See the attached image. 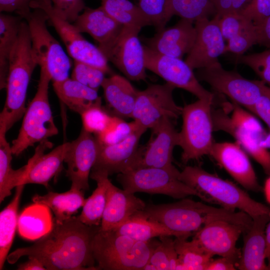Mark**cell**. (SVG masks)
Wrapping results in <instances>:
<instances>
[{"instance_id": "cell-1", "label": "cell", "mask_w": 270, "mask_h": 270, "mask_svg": "<svg viewBox=\"0 0 270 270\" xmlns=\"http://www.w3.org/2000/svg\"><path fill=\"white\" fill-rule=\"evenodd\" d=\"M51 230L33 245L18 248L7 256L11 264L23 256L38 258L49 270H94L92 243L100 226H89L72 216L64 220L54 218Z\"/></svg>"}, {"instance_id": "cell-2", "label": "cell", "mask_w": 270, "mask_h": 270, "mask_svg": "<svg viewBox=\"0 0 270 270\" xmlns=\"http://www.w3.org/2000/svg\"><path fill=\"white\" fill-rule=\"evenodd\" d=\"M138 214L160 223L177 237L188 238L206 224L215 220L228 221L246 230L252 223V217L242 211L215 208L184 198L170 204L146 205Z\"/></svg>"}, {"instance_id": "cell-3", "label": "cell", "mask_w": 270, "mask_h": 270, "mask_svg": "<svg viewBox=\"0 0 270 270\" xmlns=\"http://www.w3.org/2000/svg\"><path fill=\"white\" fill-rule=\"evenodd\" d=\"M37 65L32 54L28 26L22 20L10 58L6 102L0 114V126L7 131L26 112L28 88Z\"/></svg>"}, {"instance_id": "cell-4", "label": "cell", "mask_w": 270, "mask_h": 270, "mask_svg": "<svg viewBox=\"0 0 270 270\" xmlns=\"http://www.w3.org/2000/svg\"><path fill=\"white\" fill-rule=\"evenodd\" d=\"M99 228L92 243L98 270H144L160 240L142 242Z\"/></svg>"}, {"instance_id": "cell-5", "label": "cell", "mask_w": 270, "mask_h": 270, "mask_svg": "<svg viewBox=\"0 0 270 270\" xmlns=\"http://www.w3.org/2000/svg\"><path fill=\"white\" fill-rule=\"evenodd\" d=\"M178 178L200 193L207 202L216 204L232 210L238 209L252 218L270 211L268 206L252 198L235 184L199 166H186L180 172Z\"/></svg>"}, {"instance_id": "cell-6", "label": "cell", "mask_w": 270, "mask_h": 270, "mask_svg": "<svg viewBox=\"0 0 270 270\" xmlns=\"http://www.w3.org/2000/svg\"><path fill=\"white\" fill-rule=\"evenodd\" d=\"M230 115L224 104L218 108L213 105L212 116L214 131H222L232 136L262 166L264 172L270 176V152L260 146L267 133L259 120L243 107L232 102H230Z\"/></svg>"}, {"instance_id": "cell-7", "label": "cell", "mask_w": 270, "mask_h": 270, "mask_svg": "<svg viewBox=\"0 0 270 270\" xmlns=\"http://www.w3.org/2000/svg\"><path fill=\"white\" fill-rule=\"evenodd\" d=\"M52 80L48 72L40 67V79L34 96L24 115L17 138L12 141L13 155L18 156L28 147L56 135L55 124L48 100V90Z\"/></svg>"}, {"instance_id": "cell-8", "label": "cell", "mask_w": 270, "mask_h": 270, "mask_svg": "<svg viewBox=\"0 0 270 270\" xmlns=\"http://www.w3.org/2000/svg\"><path fill=\"white\" fill-rule=\"evenodd\" d=\"M32 10L22 18L28 26L34 60L38 65L46 70L52 82L63 81L69 78L71 60L48 31L46 12L38 8Z\"/></svg>"}, {"instance_id": "cell-9", "label": "cell", "mask_w": 270, "mask_h": 270, "mask_svg": "<svg viewBox=\"0 0 270 270\" xmlns=\"http://www.w3.org/2000/svg\"><path fill=\"white\" fill-rule=\"evenodd\" d=\"M214 102L198 99L182 107V124L179 133L182 148L181 160L184 164L208 155L214 143L212 110Z\"/></svg>"}, {"instance_id": "cell-10", "label": "cell", "mask_w": 270, "mask_h": 270, "mask_svg": "<svg viewBox=\"0 0 270 270\" xmlns=\"http://www.w3.org/2000/svg\"><path fill=\"white\" fill-rule=\"evenodd\" d=\"M180 172L157 168H138L118 174V181L128 192L162 194L176 199L189 196L205 202L198 192L178 179Z\"/></svg>"}, {"instance_id": "cell-11", "label": "cell", "mask_w": 270, "mask_h": 270, "mask_svg": "<svg viewBox=\"0 0 270 270\" xmlns=\"http://www.w3.org/2000/svg\"><path fill=\"white\" fill-rule=\"evenodd\" d=\"M30 8H40L47 14L50 22L66 48L68 55L74 60L88 64L106 74L111 70L108 60L98 46L82 36L70 22L60 16L54 9L50 0H32Z\"/></svg>"}, {"instance_id": "cell-12", "label": "cell", "mask_w": 270, "mask_h": 270, "mask_svg": "<svg viewBox=\"0 0 270 270\" xmlns=\"http://www.w3.org/2000/svg\"><path fill=\"white\" fill-rule=\"evenodd\" d=\"M196 76L216 92L228 96L232 102L249 111L263 94L262 80H250L235 71L226 70L220 63L199 69Z\"/></svg>"}, {"instance_id": "cell-13", "label": "cell", "mask_w": 270, "mask_h": 270, "mask_svg": "<svg viewBox=\"0 0 270 270\" xmlns=\"http://www.w3.org/2000/svg\"><path fill=\"white\" fill-rule=\"evenodd\" d=\"M141 28L124 26L112 43L99 48L108 60L132 80H143L147 77L144 46L138 38Z\"/></svg>"}, {"instance_id": "cell-14", "label": "cell", "mask_w": 270, "mask_h": 270, "mask_svg": "<svg viewBox=\"0 0 270 270\" xmlns=\"http://www.w3.org/2000/svg\"><path fill=\"white\" fill-rule=\"evenodd\" d=\"M144 46L145 66L147 70L161 77L166 82L190 92L198 99L216 102L214 93L204 88L193 72V69L185 62L177 58L158 53Z\"/></svg>"}, {"instance_id": "cell-15", "label": "cell", "mask_w": 270, "mask_h": 270, "mask_svg": "<svg viewBox=\"0 0 270 270\" xmlns=\"http://www.w3.org/2000/svg\"><path fill=\"white\" fill-rule=\"evenodd\" d=\"M175 88L166 82L151 84L138 90L132 118L147 130L164 118H178L182 114V107L174 100L172 93Z\"/></svg>"}, {"instance_id": "cell-16", "label": "cell", "mask_w": 270, "mask_h": 270, "mask_svg": "<svg viewBox=\"0 0 270 270\" xmlns=\"http://www.w3.org/2000/svg\"><path fill=\"white\" fill-rule=\"evenodd\" d=\"M100 147L96 136L82 128L78 137L69 142L64 162L68 166L66 176L72 181L70 188L89 189L88 178Z\"/></svg>"}, {"instance_id": "cell-17", "label": "cell", "mask_w": 270, "mask_h": 270, "mask_svg": "<svg viewBox=\"0 0 270 270\" xmlns=\"http://www.w3.org/2000/svg\"><path fill=\"white\" fill-rule=\"evenodd\" d=\"M247 230L243 226L224 220H215L206 224L196 232L193 237L200 247L213 256L227 258L236 264L240 260L241 250L236 242L242 233Z\"/></svg>"}, {"instance_id": "cell-18", "label": "cell", "mask_w": 270, "mask_h": 270, "mask_svg": "<svg viewBox=\"0 0 270 270\" xmlns=\"http://www.w3.org/2000/svg\"><path fill=\"white\" fill-rule=\"evenodd\" d=\"M147 129L140 127L124 140L111 145H102L91 172H104L108 176L136 168L142 154L139 146L141 136Z\"/></svg>"}, {"instance_id": "cell-19", "label": "cell", "mask_w": 270, "mask_h": 270, "mask_svg": "<svg viewBox=\"0 0 270 270\" xmlns=\"http://www.w3.org/2000/svg\"><path fill=\"white\" fill-rule=\"evenodd\" d=\"M218 20L219 17L216 15L212 20L204 18L195 22L196 38L185 60L193 70L220 64L218 58L224 54L226 45Z\"/></svg>"}, {"instance_id": "cell-20", "label": "cell", "mask_w": 270, "mask_h": 270, "mask_svg": "<svg viewBox=\"0 0 270 270\" xmlns=\"http://www.w3.org/2000/svg\"><path fill=\"white\" fill-rule=\"evenodd\" d=\"M208 155L244 188L263 191L247 153L236 142H214Z\"/></svg>"}, {"instance_id": "cell-21", "label": "cell", "mask_w": 270, "mask_h": 270, "mask_svg": "<svg viewBox=\"0 0 270 270\" xmlns=\"http://www.w3.org/2000/svg\"><path fill=\"white\" fill-rule=\"evenodd\" d=\"M151 129V138L143 146L142 158L136 168H157L178 171L172 162L174 149L179 145V133L172 120L164 118Z\"/></svg>"}, {"instance_id": "cell-22", "label": "cell", "mask_w": 270, "mask_h": 270, "mask_svg": "<svg viewBox=\"0 0 270 270\" xmlns=\"http://www.w3.org/2000/svg\"><path fill=\"white\" fill-rule=\"evenodd\" d=\"M196 35L193 22L182 18L174 26L164 28L154 36L145 38L146 46L160 54L182 58L192 48Z\"/></svg>"}, {"instance_id": "cell-23", "label": "cell", "mask_w": 270, "mask_h": 270, "mask_svg": "<svg viewBox=\"0 0 270 270\" xmlns=\"http://www.w3.org/2000/svg\"><path fill=\"white\" fill-rule=\"evenodd\" d=\"M146 204L134 194L121 190L109 180L107 200L100 230H112L142 211Z\"/></svg>"}, {"instance_id": "cell-24", "label": "cell", "mask_w": 270, "mask_h": 270, "mask_svg": "<svg viewBox=\"0 0 270 270\" xmlns=\"http://www.w3.org/2000/svg\"><path fill=\"white\" fill-rule=\"evenodd\" d=\"M68 143L60 144L44 154V150L52 146V143L48 140L40 142L34 156L29 160L30 166L22 184H40L48 188L49 181L62 168Z\"/></svg>"}, {"instance_id": "cell-25", "label": "cell", "mask_w": 270, "mask_h": 270, "mask_svg": "<svg viewBox=\"0 0 270 270\" xmlns=\"http://www.w3.org/2000/svg\"><path fill=\"white\" fill-rule=\"evenodd\" d=\"M252 218L250 228L244 233L243 246L236 268L240 270H268L265 262V230L270 220L268 213Z\"/></svg>"}, {"instance_id": "cell-26", "label": "cell", "mask_w": 270, "mask_h": 270, "mask_svg": "<svg viewBox=\"0 0 270 270\" xmlns=\"http://www.w3.org/2000/svg\"><path fill=\"white\" fill-rule=\"evenodd\" d=\"M73 24L80 32L88 34L98 42V48L112 43L124 26L112 18L101 6L96 8L86 7Z\"/></svg>"}, {"instance_id": "cell-27", "label": "cell", "mask_w": 270, "mask_h": 270, "mask_svg": "<svg viewBox=\"0 0 270 270\" xmlns=\"http://www.w3.org/2000/svg\"><path fill=\"white\" fill-rule=\"evenodd\" d=\"M102 87L111 115L122 119L132 118L138 90L128 78L114 74L104 79Z\"/></svg>"}, {"instance_id": "cell-28", "label": "cell", "mask_w": 270, "mask_h": 270, "mask_svg": "<svg viewBox=\"0 0 270 270\" xmlns=\"http://www.w3.org/2000/svg\"><path fill=\"white\" fill-rule=\"evenodd\" d=\"M52 86L59 99L70 109L80 114L92 106L102 105L98 91L72 78L53 82Z\"/></svg>"}, {"instance_id": "cell-29", "label": "cell", "mask_w": 270, "mask_h": 270, "mask_svg": "<svg viewBox=\"0 0 270 270\" xmlns=\"http://www.w3.org/2000/svg\"><path fill=\"white\" fill-rule=\"evenodd\" d=\"M50 210L46 205L38 202L26 207L18 218V228L20 236L34 240L48 233L54 222Z\"/></svg>"}, {"instance_id": "cell-30", "label": "cell", "mask_w": 270, "mask_h": 270, "mask_svg": "<svg viewBox=\"0 0 270 270\" xmlns=\"http://www.w3.org/2000/svg\"><path fill=\"white\" fill-rule=\"evenodd\" d=\"M5 128L0 126V202L11 194V190L21 185L30 166L28 164L14 170L11 166L12 155L11 146L6 138Z\"/></svg>"}, {"instance_id": "cell-31", "label": "cell", "mask_w": 270, "mask_h": 270, "mask_svg": "<svg viewBox=\"0 0 270 270\" xmlns=\"http://www.w3.org/2000/svg\"><path fill=\"white\" fill-rule=\"evenodd\" d=\"M84 191L70 188L62 193L50 192L44 196L34 195L32 200L46 205L54 212L55 220L64 221L70 218L83 206L86 201Z\"/></svg>"}, {"instance_id": "cell-32", "label": "cell", "mask_w": 270, "mask_h": 270, "mask_svg": "<svg viewBox=\"0 0 270 270\" xmlns=\"http://www.w3.org/2000/svg\"><path fill=\"white\" fill-rule=\"evenodd\" d=\"M108 175L104 172H91L90 178L96 181L97 187L86 200L78 220L89 226H98L101 224L107 200Z\"/></svg>"}, {"instance_id": "cell-33", "label": "cell", "mask_w": 270, "mask_h": 270, "mask_svg": "<svg viewBox=\"0 0 270 270\" xmlns=\"http://www.w3.org/2000/svg\"><path fill=\"white\" fill-rule=\"evenodd\" d=\"M22 18L0 14V88H6L10 54L18 34Z\"/></svg>"}, {"instance_id": "cell-34", "label": "cell", "mask_w": 270, "mask_h": 270, "mask_svg": "<svg viewBox=\"0 0 270 270\" xmlns=\"http://www.w3.org/2000/svg\"><path fill=\"white\" fill-rule=\"evenodd\" d=\"M24 185L16 187L11 202L0 213V270L3 268L18 224V210Z\"/></svg>"}, {"instance_id": "cell-35", "label": "cell", "mask_w": 270, "mask_h": 270, "mask_svg": "<svg viewBox=\"0 0 270 270\" xmlns=\"http://www.w3.org/2000/svg\"><path fill=\"white\" fill-rule=\"evenodd\" d=\"M112 230L142 242H148L156 237L178 236L176 234L160 223L138 214Z\"/></svg>"}, {"instance_id": "cell-36", "label": "cell", "mask_w": 270, "mask_h": 270, "mask_svg": "<svg viewBox=\"0 0 270 270\" xmlns=\"http://www.w3.org/2000/svg\"><path fill=\"white\" fill-rule=\"evenodd\" d=\"M188 238L176 237L174 240L178 260L176 270H206L212 256L204 250L194 238L188 241Z\"/></svg>"}, {"instance_id": "cell-37", "label": "cell", "mask_w": 270, "mask_h": 270, "mask_svg": "<svg viewBox=\"0 0 270 270\" xmlns=\"http://www.w3.org/2000/svg\"><path fill=\"white\" fill-rule=\"evenodd\" d=\"M215 12L212 0H167V12L170 20L173 16L192 22L208 18Z\"/></svg>"}, {"instance_id": "cell-38", "label": "cell", "mask_w": 270, "mask_h": 270, "mask_svg": "<svg viewBox=\"0 0 270 270\" xmlns=\"http://www.w3.org/2000/svg\"><path fill=\"white\" fill-rule=\"evenodd\" d=\"M160 238L159 243L144 270H176L178 260L174 240L171 236H162Z\"/></svg>"}, {"instance_id": "cell-39", "label": "cell", "mask_w": 270, "mask_h": 270, "mask_svg": "<svg viewBox=\"0 0 270 270\" xmlns=\"http://www.w3.org/2000/svg\"><path fill=\"white\" fill-rule=\"evenodd\" d=\"M140 127L134 120L128 122L122 118L113 116L106 130L96 136L102 145H111L124 140Z\"/></svg>"}, {"instance_id": "cell-40", "label": "cell", "mask_w": 270, "mask_h": 270, "mask_svg": "<svg viewBox=\"0 0 270 270\" xmlns=\"http://www.w3.org/2000/svg\"><path fill=\"white\" fill-rule=\"evenodd\" d=\"M80 116L82 128L95 136L106 130L113 117L102 105L92 106L84 110Z\"/></svg>"}, {"instance_id": "cell-41", "label": "cell", "mask_w": 270, "mask_h": 270, "mask_svg": "<svg viewBox=\"0 0 270 270\" xmlns=\"http://www.w3.org/2000/svg\"><path fill=\"white\" fill-rule=\"evenodd\" d=\"M136 5L150 24L158 30L164 28L169 21L167 0H136Z\"/></svg>"}, {"instance_id": "cell-42", "label": "cell", "mask_w": 270, "mask_h": 270, "mask_svg": "<svg viewBox=\"0 0 270 270\" xmlns=\"http://www.w3.org/2000/svg\"><path fill=\"white\" fill-rule=\"evenodd\" d=\"M106 73L88 64L74 60L72 78L98 91L105 78Z\"/></svg>"}, {"instance_id": "cell-43", "label": "cell", "mask_w": 270, "mask_h": 270, "mask_svg": "<svg viewBox=\"0 0 270 270\" xmlns=\"http://www.w3.org/2000/svg\"><path fill=\"white\" fill-rule=\"evenodd\" d=\"M236 62L249 66L270 87V48L258 53L237 56Z\"/></svg>"}, {"instance_id": "cell-44", "label": "cell", "mask_w": 270, "mask_h": 270, "mask_svg": "<svg viewBox=\"0 0 270 270\" xmlns=\"http://www.w3.org/2000/svg\"><path fill=\"white\" fill-rule=\"evenodd\" d=\"M218 24L224 39L227 40L254 25L240 12L230 13L220 17Z\"/></svg>"}, {"instance_id": "cell-45", "label": "cell", "mask_w": 270, "mask_h": 270, "mask_svg": "<svg viewBox=\"0 0 270 270\" xmlns=\"http://www.w3.org/2000/svg\"><path fill=\"white\" fill-rule=\"evenodd\" d=\"M224 53L230 52L237 56L243 55L250 48L258 44L256 26L252 25L228 40Z\"/></svg>"}, {"instance_id": "cell-46", "label": "cell", "mask_w": 270, "mask_h": 270, "mask_svg": "<svg viewBox=\"0 0 270 270\" xmlns=\"http://www.w3.org/2000/svg\"><path fill=\"white\" fill-rule=\"evenodd\" d=\"M101 6L116 22L123 26H148L142 20L124 10L116 0H100Z\"/></svg>"}, {"instance_id": "cell-47", "label": "cell", "mask_w": 270, "mask_h": 270, "mask_svg": "<svg viewBox=\"0 0 270 270\" xmlns=\"http://www.w3.org/2000/svg\"><path fill=\"white\" fill-rule=\"evenodd\" d=\"M239 12L254 26L259 25L270 16V0H250Z\"/></svg>"}, {"instance_id": "cell-48", "label": "cell", "mask_w": 270, "mask_h": 270, "mask_svg": "<svg viewBox=\"0 0 270 270\" xmlns=\"http://www.w3.org/2000/svg\"><path fill=\"white\" fill-rule=\"evenodd\" d=\"M54 10L71 23L86 8L84 0H50Z\"/></svg>"}, {"instance_id": "cell-49", "label": "cell", "mask_w": 270, "mask_h": 270, "mask_svg": "<svg viewBox=\"0 0 270 270\" xmlns=\"http://www.w3.org/2000/svg\"><path fill=\"white\" fill-rule=\"evenodd\" d=\"M250 0H212L216 16L240 12Z\"/></svg>"}, {"instance_id": "cell-50", "label": "cell", "mask_w": 270, "mask_h": 270, "mask_svg": "<svg viewBox=\"0 0 270 270\" xmlns=\"http://www.w3.org/2000/svg\"><path fill=\"white\" fill-rule=\"evenodd\" d=\"M32 0H0L1 12H16L22 18L29 12L31 9L30 4Z\"/></svg>"}, {"instance_id": "cell-51", "label": "cell", "mask_w": 270, "mask_h": 270, "mask_svg": "<svg viewBox=\"0 0 270 270\" xmlns=\"http://www.w3.org/2000/svg\"><path fill=\"white\" fill-rule=\"evenodd\" d=\"M260 118L270 128V98L263 94L250 110Z\"/></svg>"}, {"instance_id": "cell-52", "label": "cell", "mask_w": 270, "mask_h": 270, "mask_svg": "<svg viewBox=\"0 0 270 270\" xmlns=\"http://www.w3.org/2000/svg\"><path fill=\"white\" fill-rule=\"evenodd\" d=\"M256 27L258 44L270 48V16Z\"/></svg>"}, {"instance_id": "cell-53", "label": "cell", "mask_w": 270, "mask_h": 270, "mask_svg": "<svg viewBox=\"0 0 270 270\" xmlns=\"http://www.w3.org/2000/svg\"><path fill=\"white\" fill-rule=\"evenodd\" d=\"M236 264L230 259L222 257L212 259L206 267V270H235Z\"/></svg>"}, {"instance_id": "cell-54", "label": "cell", "mask_w": 270, "mask_h": 270, "mask_svg": "<svg viewBox=\"0 0 270 270\" xmlns=\"http://www.w3.org/2000/svg\"><path fill=\"white\" fill-rule=\"evenodd\" d=\"M118 3L126 10L146 22L148 26H151L146 18L140 8L130 0H116Z\"/></svg>"}, {"instance_id": "cell-55", "label": "cell", "mask_w": 270, "mask_h": 270, "mask_svg": "<svg viewBox=\"0 0 270 270\" xmlns=\"http://www.w3.org/2000/svg\"><path fill=\"white\" fill-rule=\"evenodd\" d=\"M28 260L18 266V270H46L43 264L36 258L29 256Z\"/></svg>"}, {"instance_id": "cell-56", "label": "cell", "mask_w": 270, "mask_h": 270, "mask_svg": "<svg viewBox=\"0 0 270 270\" xmlns=\"http://www.w3.org/2000/svg\"><path fill=\"white\" fill-rule=\"evenodd\" d=\"M270 218L269 222L266 225V248L265 251V258H267L270 254V211L268 212Z\"/></svg>"}, {"instance_id": "cell-57", "label": "cell", "mask_w": 270, "mask_h": 270, "mask_svg": "<svg viewBox=\"0 0 270 270\" xmlns=\"http://www.w3.org/2000/svg\"><path fill=\"white\" fill-rule=\"evenodd\" d=\"M266 200L270 204V176L267 178L265 182L264 188H263Z\"/></svg>"}, {"instance_id": "cell-58", "label": "cell", "mask_w": 270, "mask_h": 270, "mask_svg": "<svg viewBox=\"0 0 270 270\" xmlns=\"http://www.w3.org/2000/svg\"><path fill=\"white\" fill-rule=\"evenodd\" d=\"M260 146L268 150L270 148V132L266 134L264 138L261 142Z\"/></svg>"}, {"instance_id": "cell-59", "label": "cell", "mask_w": 270, "mask_h": 270, "mask_svg": "<svg viewBox=\"0 0 270 270\" xmlns=\"http://www.w3.org/2000/svg\"><path fill=\"white\" fill-rule=\"evenodd\" d=\"M262 88L263 94L267 95L270 98V87L268 86L262 80Z\"/></svg>"}, {"instance_id": "cell-60", "label": "cell", "mask_w": 270, "mask_h": 270, "mask_svg": "<svg viewBox=\"0 0 270 270\" xmlns=\"http://www.w3.org/2000/svg\"><path fill=\"white\" fill-rule=\"evenodd\" d=\"M267 258L268 259V264L267 265L268 268V270H270V254Z\"/></svg>"}]
</instances>
